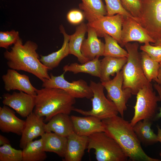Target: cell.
I'll return each instance as SVG.
<instances>
[{
    "label": "cell",
    "instance_id": "obj_20",
    "mask_svg": "<svg viewBox=\"0 0 161 161\" xmlns=\"http://www.w3.org/2000/svg\"><path fill=\"white\" fill-rule=\"evenodd\" d=\"M46 132H53L60 136L67 137L74 132L73 123L70 116L61 113L53 116L45 124Z\"/></svg>",
    "mask_w": 161,
    "mask_h": 161
},
{
    "label": "cell",
    "instance_id": "obj_40",
    "mask_svg": "<svg viewBox=\"0 0 161 161\" xmlns=\"http://www.w3.org/2000/svg\"><path fill=\"white\" fill-rule=\"evenodd\" d=\"M157 138L158 142L161 143V129L159 125H157Z\"/></svg>",
    "mask_w": 161,
    "mask_h": 161
},
{
    "label": "cell",
    "instance_id": "obj_34",
    "mask_svg": "<svg viewBox=\"0 0 161 161\" xmlns=\"http://www.w3.org/2000/svg\"><path fill=\"white\" fill-rule=\"evenodd\" d=\"M124 8L133 17L137 19L140 17L141 2L140 0H120Z\"/></svg>",
    "mask_w": 161,
    "mask_h": 161
},
{
    "label": "cell",
    "instance_id": "obj_25",
    "mask_svg": "<svg viewBox=\"0 0 161 161\" xmlns=\"http://www.w3.org/2000/svg\"><path fill=\"white\" fill-rule=\"evenodd\" d=\"M153 121L144 119L137 123L133 127L140 143L145 145L153 144L158 142L157 135L151 128Z\"/></svg>",
    "mask_w": 161,
    "mask_h": 161
},
{
    "label": "cell",
    "instance_id": "obj_14",
    "mask_svg": "<svg viewBox=\"0 0 161 161\" xmlns=\"http://www.w3.org/2000/svg\"><path fill=\"white\" fill-rule=\"evenodd\" d=\"M6 91L10 92L16 90L22 91L28 94L35 96L37 89L31 84L29 77L21 74L16 70L10 69L2 76Z\"/></svg>",
    "mask_w": 161,
    "mask_h": 161
},
{
    "label": "cell",
    "instance_id": "obj_8",
    "mask_svg": "<svg viewBox=\"0 0 161 161\" xmlns=\"http://www.w3.org/2000/svg\"><path fill=\"white\" fill-rule=\"evenodd\" d=\"M136 95V102L134 107V114L130 122L132 127L138 121L144 119L155 120L157 113V103L161 101L159 96L154 91L151 84L144 86Z\"/></svg>",
    "mask_w": 161,
    "mask_h": 161
},
{
    "label": "cell",
    "instance_id": "obj_4",
    "mask_svg": "<svg viewBox=\"0 0 161 161\" xmlns=\"http://www.w3.org/2000/svg\"><path fill=\"white\" fill-rule=\"evenodd\" d=\"M137 42L128 43L124 46L128 56L127 62L122 68L123 89L129 88L132 95H136L140 89L151 84L144 73L141 64L140 53L138 52Z\"/></svg>",
    "mask_w": 161,
    "mask_h": 161
},
{
    "label": "cell",
    "instance_id": "obj_33",
    "mask_svg": "<svg viewBox=\"0 0 161 161\" xmlns=\"http://www.w3.org/2000/svg\"><path fill=\"white\" fill-rule=\"evenodd\" d=\"M18 31L12 30L10 31L0 32V47L7 49L12 44H15L18 39Z\"/></svg>",
    "mask_w": 161,
    "mask_h": 161
},
{
    "label": "cell",
    "instance_id": "obj_22",
    "mask_svg": "<svg viewBox=\"0 0 161 161\" xmlns=\"http://www.w3.org/2000/svg\"><path fill=\"white\" fill-rule=\"evenodd\" d=\"M43 148L45 152H53L64 158V157L67 138L51 132H46L41 136Z\"/></svg>",
    "mask_w": 161,
    "mask_h": 161
},
{
    "label": "cell",
    "instance_id": "obj_3",
    "mask_svg": "<svg viewBox=\"0 0 161 161\" xmlns=\"http://www.w3.org/2000/svg\"><path fill=\"white\" fill-rule=\"evenodd\" d=\"M75 102V98L62 89L43 87L37 90L33 112L48 122L59 113L69 115Z\"/></svg>",
    "mask_w": 161,
    "mask_h": 161
},
{
    "label": "cell",
    "instance_id": "obj_42",
    "mask_svg": "<svg viewBox=\"0 0 161 161\" xmlns=\"http://www.w3.org/2000/svg\"><path fill=\"white\" fill-rule=\"evenodd\" d=\"M160 155L161 157V151L160 153Z\"/></svg>",
    "mask_w": 161,
    "mask_h": 161
},
{
    "label": "cell",
    "instance_id": "obj_10",
    "mask_svg": "<svg viewBox=\"0 0 161 161\" xmlns=\"http://www.w3.org/2000/svg\"><path fill=\"white\" fill-rule=\"evenodd\" d=\"M64 73L58 76H54L51 73L50 78L43 82L42 87L62 89L75 98L91 99L92 97L93 92L86 81L80 79L69 82L65 79Z\"/></svg>",
    "mask_w": 161,
    "mask_h": 161
},
{
    "label": "cell",
    "instance_id": "obj_36",
    "mask_svg": "<svg viewBox=\"0 0 161 161\" xmlns=\"http://www.w3.org/2000/svg\"><path fill=\"white\" fill-rule=\"evenodd\" d=\"M84 15L83 12L77 9H72L69 11L67 15L68 21L71 24H76L82 22Z\"/></svg>",
    "mask_w": 161,
    "mask_h": 161
},
{
    "label": "cell",
    "instance_id": "obj_18",
    "mask_svg": "<svg viewBox=\"0 0 161 161\" xmlns=\"http://www.w3.org/2000/svg\"><path fill=\"white\" fill-rule=\"evenodd\" d=\"M25 121L17 117L15 112L9 106L0 107V130L5 133L21 135Z\"/></svg>",
    "mask_w": 161,
    "mask_h": 161
},
{
    "label": "cell",
    "instance_id": "obj_16",
    "mask_svg": "<svg viewBox=\"0 0 161 161\" xmlns=\"http://www.w3.org/2000/svg\"><path fill=\"white\" fill-rule=\"evenodd\" d=\"M74 131L80 136H89L94 133L105 132L102 120L92 116L80 117L72 115Z\"/></svg>",
    "mask_w": 161,
    "mask_h": 161
},
{
    "label": "cell",
    "instance_id": "obj_37",
    "mask_svg": "<svg viewBox=\"0 0 161 161\" xmlns=\"http://www.w3.org/2000/svg\"><path fill=\"white\" fill-rule=\"evenodd\" d=\"M153 86L157 91L161 101V85L155 83L154 84ZM160 118H161V107L160 109L159 112L157 113L156 115V120L159 119Z\"/></svg>",
    "mask_w": 161,
    "mask_h": 161
},
{
    "label": "cell",
    "instance_id": "obj_21",
    "mask_svg": "<svg viewBox=\"0 0 161 161\" xmlns=\"http://www.w3.org/2000/svg\"><path fill=\"white\" fill-rule=\"evenodd\" d=\"M60 29L64 37L61 48L58 51L47 55H41V58L39 59L41 63L49 69H52L57 67L61 61L69 54V42L70 35L66 33L62 25L60 26Z\"/></svg>",
    "mask_w": 161,
    "mask_h": 161
},
{
    "label": "cell",
    "instance_id": "obj_43",
    "mask_svg": "<svg viewBox=\"0 0 161 161\" xmlns=\"http://www.w3.org/2000/svg\"><path fill=\"white\" fill-rule=\"evenodd\" d=\"M160 64L161 65V62Z\"/></svg>",
    "mask_w": 161,
    "mask_h": 161
},
{
    "label": "cell",
    "instance_id": "obj_24",
    "mask_svg": "<svg viewBox=\"0 0 161 161\" xmlns=\"http://www.w3.org/2000/svg\"><path fill=\"white\" fill-rule=\"evenodd\" d=\"M87 31V25L84 22H82L77 27L75 32L70 35L69 42V54L76 57L81 64L89 61L83 56L80 51L81 47Z\"/></svg>",
    "mask_w": 161,
    "mask_h": 161
},
{
    "label": "cell",
    "instance_id": "obj_35",
    "mask_svg": "<svg viewBox=\"0 0 161 161\" xmlns=\"http://www.w3.org/2000/svg\"><path fill=\"white\" fill-rule=\"evenodd\" d=\"M140 49L147 53L154 61L159 63L161 62V45L152 46L148 42L141 46Z\"/></svg>",
    "mask_w": 161,
    "mask_h": 161
},
{
    "label": "cell",
    "instance_id": "obj_6",
    "mask_svg": "<svg viewBox=\"0 0 161 161\" xmlns=\"http://www.w3.org/2000/svg\"><path fill=\"white\" fill-rule=\"evenodd\" d=\"M87 25L95 30L98 37H103L107 34L114 39L120 45L122 24L124 16L120 14L113 16L97 15L86 9H82Z\"/></svg>",
    "mask_w": 161,
    "mask_h": 161
},
{
    "label": "cell",
    "instance_id": "obj_5",
    "mask_svg": "<svg viewBox=\"0 0 161 161\" xmlns=\"http://www.w3.org/2000/svg\"><path fill=\"white\" fill-rule=\"evenodd\" d=\"M86 149H91L97 161H126L128 157L117 142L105 132L94 133L88 136Z\"/></svg>",
    "mask_w": 161,
    "mask_h": 161
},
{
    "label": "cell",
    "instance_id": "obj_31",
    "mask_svg": "<svg viewBox=\"0 0 161 161\" xmlns=\"http://www.w3.org/2000/svg\"><path fill=\"white\" fill-rule=\"evenodd\" d=\"M106 4L107 16H113L120 14L131 18L137 22V19L133 17L123 7L120 0H105Z\"/></svg>",
    "mask_w": 161,
    "mask_h": 161
},
{
    "label": "cell",
    "instance_id": "obj_9",
    "mask_svg": "<svg viewBox=\"0 0 161 161\" xmlns=\"http://www.w3.org/2000/svg\"><path fill=\"white\" fill-rule=\"evenodd\" d=\"M137 22L155 41L161 37V0H142Z\"/></svg>",
    "mask_w": 161,
    "mask_h": 161
},
{
    "label": "cell",
    "instance_id": "obj_23",
    "mask_svg": "<svg viewBox=\"0 0 161 161\" xmlns=\"http://www.w3.org/2000/svg\"><path fill=\"white\" fill-rule=\"evenodd\" d=\"M127 58H115L107 56L100 61V78L102 82L111 80V75L114 76L121 71L127 62Z\"/></svg>",
    "mask_w": 161,
    "mask_h": 161
},
{
    "label": "cell",
    "instance_id": "obj_28",
    "mask_svg": "<svg viewBox=\"0 0 161 161\" xmlns=\"http://www.w3.org/2000/svg\"><path fill=\"white\" fill-rule=\"evenodd\" d=\"M142 69L146 78L151 82L157 79L159 68L160 65L158 62L153 60L145 52H140Z\"/></svg>",
    "mask_w": 161,
    "mask_h": 161
},
{
    "label": "cell",
    "instance_id": "obj_11",
    "mask_svg": "<svg viewBox=\"0 0 161 161\" xmlns=\"http://www.w3.org/2000/svg\"><path fill=\"white\" fill-rule=\"evenodd\" d=\"M123 80L122 70L116 73L113 79L101 82L107 91L108 99L114 103L119 113L123 117L127 108L126 104L132 95L130 89L123 88Z\"/></svg>",
    "mask_w": 161,
    "mask_h": 161
},
{
    "label": "cell",
    "instance_id": "obj_7",
    "mask_svg": "<svg viewBox=\"0 0 161 161\" xmlns=\"http://www.w3.org/2000/svg\"><path fill=\"white\" fill-rule=\"evenodd\" d=\"M89 86L93 92L91 99L92 109L88 111L74 108L73 111L84 116H92L101 120L117 115L119 113L114 103L105 96L102 83L90 80Z\"/></svg>",
    "mask_w": 161,
    "mask_h": 161
},
{
    "label": "cell",
    "instance_id": "obj_38",
    "mask_svg": "<svg viewBox=\"0 0 161 161\" xmlns=\"http://www.w3.org/2000/svg\"><path fill=\"white\" fill-rule=\"evenodd\" d=\"M5 144H10V140L4 136L0 134V145L1 146Z\"/></svg>",
    "mask_w": 161,
    "mask_h": 161
},
{
    "label": "cell",
    "instance_id": "obj_41",
    "mask_svg": "<svg viewBox=\"0 0 161 161\" xmlns=\"http://www.w3.org/2000/svg\"><path fill=\"white\" fill-rule=\"evenodd\" d=\"M153 46L161 45V37L156 41L153 44Z\"/></svg>",
    "mask_w": 161,
    "mask_h": 161
},
{
    "label": "cell",
    "instance_id": "obj_12",
    "mask_svg": "<svg viewBox=\"0 0 161 161\" xmlns=\"http://www.w3.org/2000/svg\"><path fill=\"white\" fill-rule=\"evenodd\" d=\"M121 40L120 46L122 47L131 41L144 44L148 42L154 44L156 42L137 22L131 18L126 16H124L122 24Z\"/></svg>",
    "mask_w": 161,
    "mask_h": 161
},
{
    "label": "cell",
    "instance_id": "obj_30",
    "mask_svg": "<svg viewBox=\"0 0 161 161\" xmlns=\"http://www.w3.org/2000/svg\"><path fill=\"white\" fill-rule=\"evenodd\" d=\"M0 161H22V151L13 148L10 144L0 147Z\"/></svg>",
    "mask_w": 161,
    "mask_h": 161
},
{
    "label": "cell",
    "instance_id": "obj_27",
    "mask_svg": "<svg viewBox=\"0 0 161 161\" xmlns=\"http://www.w3.org/2000/svg\"><path fill=\"white\" fill-rule=\"evenodd\" d=\"M22 151V161H43L47 157L41 138L29 142Z\"/></svg>",
    "mask_w": 161,
    "mask_h": 161
},
{
    "label": "cell",
    "instance_id": "obj_32",
    "mask_svg": "<svg viewBox=\"0 0 161 161\" xmlns=\"http://www.w3.org/2000/svg\"><path fill=\"white\" fill-rule=\"evenodd\" d=\"M82 2L79 5V8L86 9L97 15H107L106 7L102 0H81Z\"/></svg>",
    "mask_w": 161,
    "mask_h": 161
},
{
    "label": "cell",
    "instance_id": "obj_17",
    "mask_svg": "<svg viewBox=\"0 0 161 161\" xmlns=\"http://www.w3.org/2000/svg\"><path fill=\"white\" fill-rule=\"evenodd\" d=\"M67 138L66 149L63 160L80 161L87 148L88 137L78 135L74 131Z\"/></svg>",
    "mask_w": 161,
    "mask_h": 161
},
{
    "label": "cell",
    "instance_id": "obj_19",
    "mask_svg": "<svg viewBox=\"0 0 161 161\" xmlns=\"http://www.w3.org/2000/svg\"><path fill=\"white\" fill-rule=\"evenodd\" d=\"M87 26V38L83 40L80 51L84 57L90 61L96 57L103 56L104 44L98 38L95 30Z\"/></svg>",
    "mask_w": 161,
    "mask_h": 161
},
{
    "label": "cell",
    "instance_id": "obj_29",
    "mask_svg": "<svg viewBox=\"0 0 161 161\" xmlns=\"http://www.w3.org/2000/svg\"><path fill=\"white\" fill-rule=\"evenodd\" d=\"M105 43L103 56L115 58H127L128 54L127 51L122 48L117 41L107 34L103 36Z\"/></svg>",
    "mask_w": 161,
    "mask_h": 161
},
{
    "label": "cell",
    "instance_id": "obj_44",
    "mask_svg": "<svg viewBox=\"0 0 161 161\" xmlns=\"http://www.w3.org/2000/svg\"><path fill=\"white\" fill-rule=\"evenodd\" d=\"M140 0V1H141L142 0Z\"/></svg>",
    "mask_w": 161,
    "mask_h": 161
},
{
    "label": "cell",
    "instance_id": "obj_1",
    "mask_svg": "<svg viewBox=\"0 0 161 161\" xmlns=\"http://www.w3.org/2000/svg\"><path fill=\"white\" fill-rule=\"evenodd\" d=\"M105 132L133 161H161L148 156L142 148L130 123L118 115L102 120Z\"/></svg>",
    "mask_w": 161,
    "mask_h": 161
},
{
    "label": "cell",
    "instance_id": "obj_15",
    "mask_svg": "<svg viewBox=\"0 0 161 161\" xmlns=\"http://www.w3.org/2000/svg\"><path fill=\"white\" fill-rule=\"evenodd\" d=\"M26 118L20 141L19 146L22 149L29 142L45 132L43 117H40L32 112Z\"/></svg>",
    "mask_w": 161,
    "mask_h": 161
},
{
    "label": "cell",
    "instance_id": "obj_13",
    "mask_svg": "<svg viewBox=\"0 0 161 161\" xmlns=\"http://www.w3.org/2000/svg\"><path fill=\"white\" fill-rule=\"evenodd\" d=\"M2 97L4 105L14 110L22 117H27L33 112L35 106V96L19 91L14 92L12 94L4 93Z\"/></svg>",
    "mask_w": 161,
    "mask_h": 161
},
{
    "label": "cell",
    "instance_id": "obj_39",
    "mask_svg": "<svg viewBox=\"0 0 161 161\" xmlns=\"http://www.w3.org/2000/svg\"><path fill=\"white\" fill-rule=\"evenodd\" d=\"M155 81L157 83L161 85V65H160L159 69L157 79Z\"/></svg>",
    "mask_w": 161,
    "mask_h": 161
},
{
    "label": "cell",
    "instance_id": "obj_26",
    "mask_svg": "<svg viewBox=\"0 0 161 161\" xmlns=\"http://www.w3.org/2000/svg\"><path fill=\"white\" fill-rule=\"evenodd\" d=\"M99 57H96L94 59L83 64H79L77 63L67 64L63 67L65 73L71 72L74 74L85 73L92 76L100 78V61Z\"/></svg>",
    "mask_w": 161,
    "mask_h": 161
},
{
    "label": "cell",
    "instance_id": "obj_2",
    "mask_svg": "<svg viewBox=\"0 0 161 161\" xmlns=\"http://www.w3.org/2000/svg\"><path fill=\"white\" fill-rule=\"evenodd\" d=\"M38 47L35 43L31 41L23 44L19 38L10 51L7 50L4 53L7 66L10 69L31 73L42 82L49 79V69L40 61L36 51Z\"/></svg>",
    "mask_w": 161,
    "mask_h": 161
}]
</instances>
